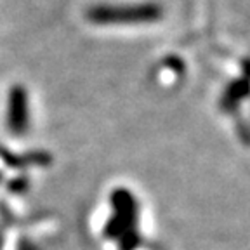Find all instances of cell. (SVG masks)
<instances>
[{
    "mask_svg": "<svg viewBox=\"0 0 250 250\" xmlns=\"http://www.w3.org/2000/svg\"><path fill=\"white\" fill-rule=\"evenodd\" d=\"M160 16V9L151 4L141 5H99L89 11L94 23H146L155 21Z\"/></svg>",
    "mask_w": 250,
    "mask_h": 250,
    "instance_id": "6da1fadb",
    "label": "cell"
},
{
    "mask_svg": "<svg viewBox=\"0 0 250 250\" xmlns=\"http://www.w3.org/2000/svg\"><path fill=\"white\" fill-rule=\"evenodd\" d=\"M24 109V96L21 90H12L11 96V129L20 132L24 127V120H26V113Z\"/></svg>",
    "mask_w": 250,
    "mask_h": 250,
    "instance_id": "7a4b0ae2",
    "label": "cell"
}]
</instances>
